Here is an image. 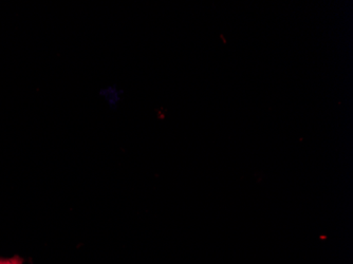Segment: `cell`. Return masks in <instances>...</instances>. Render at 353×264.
<instances>
[{
  "label": "cell",
  "mask_w": 353,
  "mask_h": 264,
  "mask_svg": "<svg viewBox=\"0 0 353 264\" xmlns=\"http://www.w3.org/2000/svg\"><path fill=\"white\" fill-rule=\"evenodd\" d=\"M23 258L19 257V256H14L12 258H8V259H0V264H23Z\"/></svg>",
  "instance_id": "6da1fadb"
}]
</instances>
